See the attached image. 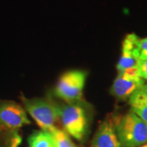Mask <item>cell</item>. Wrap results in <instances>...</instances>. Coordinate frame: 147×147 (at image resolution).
<instances>
[{
	"label": "cell",
	"mask_w": 147,
	"mask_h": 147,
	"mask_svg": "<svg viewBox=\"0 0 147 147\" xmlns=\"http://www.w3.org/2000/svg\"><path fill=\"white\" fill-rule=\"evenodd\" d=\"M115 126L121 147H141L147 143V124L131 110L115 116Z\"/></svg>",
	"instance_id": "6da1fadb"
},
{
	"label": "cell",
	"mask_w": 147,
	"mask_h": 147,
	"mask_svg": "<svg viewBox=\"0 0 147 147\" xmlns=\"http://www.w3.org/2000/svg\"><path fill=\"white\" fill-rule=\"evenodd\" d=\"M21 100L27 112L42 131L48 132L56 127L61 116V106L48 98L29 99L22 95Z\"/></svg>",
	"instance_id": "7a4b0ae2"
},
{
	"label": "cell",
	"mask_w": 147,
	"mask_h": 147,
	"mask_svg": "<svg viewBox=\"0 0 147 147\" xmlns=\"http://www.w3.org/2000/svg\"><path fill=\"white\" fill-rule=\"evenodd\" d=\"M86 79L87 72L84 70H69L60 77L55 87L54 93L67 104L78 103L83 96Z\"/></svg>",
	"instance_id": "3957f363"
},
{
	"label": "cell",
	"mask_w": 147,
	"mask_h": 147,
	"mask_svg": "<svg viewBox=\"0 0 147 147\" xmlns=\"http://www.w3.org/2000/svg\"><path fill=\"white\" fill-rule=\"evenodd\" d=\"M60 119L66 131L74 138L82 141L88 128V116L84 106L79 102L61 106Z\"/></svg>",
	"instance_id": "277c9868"
},
{
	"label": "cell",
	"mask_w": 147,
	"mask_h": 147,
	"mask_svg": "<svg viewBox=\"0 0 147 147\" xmlns=\"http://www.w3.org/2000/svg\"><path fill=\"white\" fill-rule=\"evenodd\" d=\"M30 123L26 110L14 101L0 102V133L18 131L22 126Z\"/></svg>",
	"instance_id": "5b68a950"
},
{
	"label": "cell",
	"mask_w": 147,
	"mask_h": 147,
	"mask_svg": "<svg viewBox=\"0 0 147 147\" xmlns=\"http://www.w3.org/2000/svg\"><path fill=\"white\" fill-rule=\"evenodd\" d=\"M115 116L100 123L92 141V147H121L115 131Z\"/></svg>",
	"instance_id": "8992f818"
},
{
	"label": "cell",
	"mask_w": 147,
	"mask_h": 147,
	"mask_svg": "<svg viewBox=\"0 0 147 147\" xmlns=\"http://www.w3.org/2000/svg\"><path fill=\"white\" fill-rule=\"evenodd\" d=\"M143 84H145V80L142 78H131L123 74L119 73L112 84L110 93L116 99L124 100L128 99Z\"/></svg>",
	"instance_id": "52a82bcc"
},
{
	"label": "cell",
	"mask_w": 147,
	"mask_h": 147,
	"mask_svg": "<svg viewBox=\"0 0 147 147\" xmlns=\"http://www.w3.org/2000/svg\"><path fill=\"white\" fill-rule=\"evenodd\" d=\"M128 99L131 112L147 124V84L141 86Z\"/></svg>",
	"instance_id": "ba28073f"
},
{
	"label": "cell",
	"mask_w": 147,
	"mask_h": 147,
	"mask_svg": "<svg viewBox=\"0 0 147 147\" xmlns=\"http://www.w3.org/2000/svg\"><path fill=\"white\" fill-rule=\"evenodd\" d=\"M30 147H56L53 137L45 131H37L28 138Z\"/></svg>",
	"instance_id": "9c48e42d"
},
{
	"label": "cell",
	"mask_w": 147,
	"mask_h": 147,
	"mask_svg": "<svg viewBox=\"0 0 147 147\" xmlns=\"http://www.w3.org/2000/svg\"><path fill=\"white\" fill-rule=\"evenodd\" d=\"M48 133H50L53 137L56 147H75L65 131L59 129L56 127L52 131H48Z\"/></svg>",
	"instance_id": "30bf717a"
},
{
	"label": "cell",
	"mask_w": 147,
	"mask_h": 147,
	"mask_svg": "<svg viewBox=\"0 0 147 147\" xmlns=\"http://www.w3.org/2000/svg\"><path fill=\"white\" fill-rule=\"evenodd\" d=\"M21 142L22 138L18 131L0 133V147H19Z\"/></svg>",
	"instance_id": "8fae6325"
},
{
	"label": "cell",
	"mask_w": 147,
	"mask_h": 147,
	"mask_svg": "<svg viewBox=\"0 0 147 147\" xmlns=\"http://www.w3.org/2000/svg\"><path fill=\"white\" fill-rule=\"evenodd\" d=\"M132 53L139 61L147 60V37L141 38L134 34Z\"/></svg>",
	"instance_id": "7c38bea8"
},
{
	"label": "cell",
	"mask_w": 147,
	"mask_h": 147,
	"mask_svg": "<svg viewBox=\"0 0 147 147\" xmlns=\"http://www.w3.org/2000/svg\"><path fill=\"white\" fill-rule=\"evenodd\" d=\"M139 61L131 53L122 50V54L119 61L117 64V70L119 73L123 72L127 69L137 67Z\"/></svg>",
	"instance_id": "4fadbf2b"
},
{
	"label": "cell",
	"mask_w": 147,
	"mask_h": 147,
	"mask_svg": "<svg viewBox=\"0 0 147 147\" xmlns=\"http://www.w3.org/2000/svg\"><path fill=\"white\" fill-rule=\"evenodd\" d=\"M137 68L139 70V74L141 78L144 80H147V60L144 61H140Z\"/></svg>",
	"instance_id": "5bb4252c"
},
{
	"label": "cell",
	"mask_w": 147,
	"mask_h": 147,
	"mask_svg": "<svg viewBox=\"0 0 147 147\" xmlns=\"http://www.w3.org/2000/svg\"><path fill=\"white\" fill-rule=\"evenodd\" d=\"M141 147H147V144H145V145H143V146H142Z\"/></svg>",
	"instance_id": "9a60e30c"
}]
</instances>
